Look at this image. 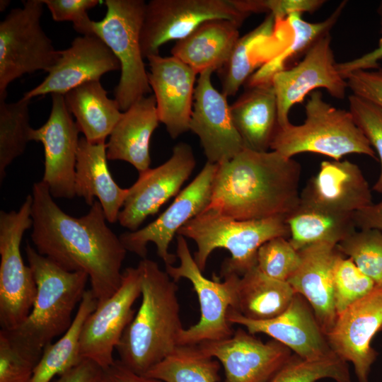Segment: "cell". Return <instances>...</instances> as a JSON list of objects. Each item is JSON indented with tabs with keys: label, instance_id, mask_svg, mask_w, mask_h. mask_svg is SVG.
<instances>
[{
	"label": "cell",
	"instance_id": "1",
	"mask_svg": "<svg viewBox=\"0 0 382 382\" xmlns=\"http://www.w3.org/2000/svg\"><path fill=\"white\" fill-rule=\"evenodd\" d=\"M30 238L37 252L69 272H84L101 303L120 286L127 250L106 224L98 200L81 217L67 214L54 202L47 186L35 183L32 191Z\"/></svg>",
	"mask_w": 382,
	"mask_h": 382
},
{
	"label": "cell",
	"instance_id": "2",
	"mask_svg": "<svg viewBox=\"0 0 382 382\" xmlns=\"http://www.w3.org/2000/svg\"><path fill=\"white\" fill-rule=\"evenodd\" d=\"M301 175L293 158L244 149L218 164L206 209L236 220L286 216L300 201Z\"/></svg>",
	"mask_w": 382,
	"mask_h": 382
},
{
	"label": "cell",
	"instance_id": "3",
	"mask_svg": "<svg viewBox=\"0 0 382 382\" xmlns=\"http://www.w3.org/2000/svg\"><path fill=\"white\" fill-rule=\"evenodd\" d=\"M137 267L141 274V302L116 350L125 366L144 376L178 345V337L184 328L176 282L146 257Z\"/></svg>",
	"mask_w": 382,
	"mask_h": 382
},
{
	"label": "cell",
	"instance_id": "4",
	"mask_svg": "<svg viewBox=\"0 0 382 382\" xmlns=\"http://www.w3.org/2000/svg\"><path fill=\"white\" fill-rule=\"evenodd\" d=\"M25 251L36 283V297L25 320L13 330H4L18 348L41 357L44 348L71 325L89 277L84 272L62 269L28 243Z\"/></svg>",
	"mask_w": 382,
	"mask_h": 382
},
{
	"label": "cell",
	"instance_id": "5",
	"mask_svg": "<svg viewBox=\"0 0 382 382\" xmlns=\"http://www.w3.org/2000/svg\"><path fill=\"white\" fill-rule=\"evenodd\" d=\"M177 235L192 240L197 248L194 259L204 272L211 253L217 248L231 255L221 266V277L243 276L257 265V253L267 241L277 237L289 238L285 216L260 220H236L211 209H204L186 223Z\"/></svg>",
	"mask_w": 382,
	"mask_h": 382
},
{
	"label": "cell",
	"instance_id": "6",
	"mask_svg": "<svg viewBox=\"0 0 382 382\" xmlns=\"http://www.w3.org/2000/svg\"><path fill=\"white\" fill-rule=\"evenodd\" d=\"M303 124L278 126L270 150L287 158L311 152L332 160H341L350 154L376 159V151L355 124L349 111L325 102L320 91L309 94Z\"/></svg>",
	"mask_w": 382,
	"mask_h": 382
},
{
	"label": "cell",
	"instance_id": "7",
	"mask_svg": "<svg viewBox=\"0 0 382 382\" xmlns=\"http://www.w3.org/2000/svg\"><path fill=\"white\" fill-rule=\"evenodd\" d=\"M105 4L106 14L101 21H92V33L105 42L120 62L121 74L114 99L125 112L152 91L140 45L146 3L106 0Z\"/></svg>",
	"mask_w": 382,
	"mask_h": 382
},
{
	"label": "cell",
	"instance_id": "8",
	"mask_svg": "<svg viewBox=\"0 0 382 382\" xmlns=\"http://www.w3.org/2000/svg\"><path fill=\"white\" fill-rule=\"evenodd\" d=\"M32 204L28 195L18 211L0 212V325L6 331L25 320L37 294L33 273L21 253L23 236L33 225Z\"/></svg>",
	"mask_w": 382,
	"mask_h": 382
},
{
	"label": "cell",
	"instance_id": "9",
	"mask_svg": "<svg viewBox=\"0 0 382 382\" xmlns=\"http://www.w3.org/2000/svg\"><path fill=\"white\" fill-rule=\"evenodd\" d=\"M42 0H27L0 23V98L14 80L25 74L47 71L59 56L40 25Z\"/></svg>",
	"mask_w": 382,
	"mask_h": 382
},
{
	"label": "cell",
	"instance_id": "10",
	"mask_svg": "<svg viewBox=\"0 0 382 382\" xmlns=\"http://www.w3.org/2000/svg\"><path fill=\"white\" fill-rule=\"evenodd\" d=\"M176 255L180 265H166V272L176 282L185 278L192 283L200 307L199 321L181 331L178 345H195L231 337L234 330L227 314L230 308H236L241 277L227 274L223 277V282L206 278L192 255L185 238L180 235H177Z\"/></svg>",
	"mask_w": 382,
	"mask_h": 382
},
{
	"label": "cell",
	"instance_id": "11",
	"mask_svg": "<svg viewBox=\"0 0 382 382\" xmlns=\"http://www.w3.org/2000/svg\"><path fill=\"white\" fill-rule=\"evenodd\" d=\"M249 15L233 0H151L146 4L140 34L142 55L159 54L163 45L184 39L205 21L226 19L241 25Z\"/></svg>",
	"mask_w": 382,
	"mask_h": 382
},
{
	"label": "cell",
	"instance_id": "12",
	"mask_svg": "<svg viewBox=\"0 0 382 382\" xmlns=\"http://www.w3.org/2000/svg\"><path fill=\"white\" fill-rule=\"evenodd\" d=\"M217 168L218 164L207 161L194 180L156 219L142 228L122 233L119 237L127 251L144 259L146 257L148 243H153L165 265H173L177 255L169 252L170 243L186 223L209 205Z\"/></svg>",
	"mask_w": 382,
	"mask_h": 382
},
{
	"label": "cell",
	"instance_id": "13",
	"mask_svg": "<svg viewBox=\"0 0 382 382\" xmlns=\"http://www.w3.org/2000/svg\"><path fill=\"white\" fill-rule=\"evenodd\" d=\"M139 268L128 267L122 272L120 288L86 320L81 331L80 355L105 369L112 365L113 352L135 312L132 306L141 296Z\"/></svg>",
	"mask_w": 382,
	"mask_h": 382
},
{
	"label": "cell",
	"instance_id": "14",
	"mask_svg": "<svg viewBox=\"0 0 382 382\" xmlns=\"http://www.w3.org/2000/svg\"><path fill=\"white\" fill-rule=\"evenodd\" d=\"M330 42V33L321 37L299 62L272 77L271 83L277 98L279 127L291 123L289 114L291 107L302 103L307 95L317 88H325L337 99L345 98L347 82L336 68Z\"/></svg>",
	"mask_w": 382,
	"mask_h": 382
},
{
	"label": "cell",
	"instance_id": "15",
	"mask_svg": "<svg viewBox=\"0 0 382 382\" xmlns=\"http://www.w3.org/2000/svg\"><path fill=\"white\" fill-rule=\"evenodd\" d=\"M195 166L191 146L180 142L165 163L139 173L137 180L128 188L118 216L120 224L129 231L138 230L148 216L157 213L162 205L180 193Z\"/></svg>",
	"mask_w": 382,
	"mask_h": 382
},
{
	"label": "cell",
	"instance_id": "16",
	"mask_svg": "<svg viewBox=\"0 0 382 382\" xmlns=\"http://www.w3.org/2000/svg\"><path fill=\"white\" fill-rule=\"evenodd\" d=\"M52 109L47 122L31 129L30 140L42 144L45 171L41 180L52 197L76 196L74 183L80 130L74 121L62 94H52Z\"/></svg>",
	"mask_w": 382,
	"mask_h": 382
},
{
	"label": "cell",
	"instance_id": "17",
	"mask_svg": "<svg viewBox=\"0 0 382 382\" xmlns=\"http://www.w3.org/2000/svg\"><path fill=\"white\" fill-rule=\"evenodd\" d=\"M382 326V285L376 284L366 296L337 315L325 335L332 352L351 361L359 382H369L371 367L377 353L371 347Z\"/></svg>",
	"mask_w": 382,
	"mask_h": 382
},
{
	"label": "cell",
	"instance_id": "18",
	"mask_svg": "<svg viewBox=\"0 0 382 382\" xmlns=\"http://www.w3.org/2000/svg\"><path fill=\"white\" fill-rule=\"evenodd\" d=\"M198 345L223 366V382H268L292 356L281 342H263L241 328L228 338Z\"/></svg>",
	"mask_w": 382,
	"mask_h": 382
},
{
	"label": "cell",
	"instance_id": "19",
	"mask_svg": "<svg viewBox=\"0 0 382 382\" xmlns=\"http://www.w3.org/2000/svg\"><path fill=\"white\" fill-rule=\"evenodd\" d=\"M208 71L199 74L189 129L199 139L207 162L219 164L245 148L233 124L227 97L212 85Z\"/></svg>",
	"mask_w": 382,
	"mask_h": 382
},
{
	"label": "cell",
	"instance_id": "20",
	"mask_svg": "<svg viewBox=\"0 0 382 382\" xmlns=\"http://www.w3.org/2000/svg\"><path fill=\"white\" fill-rule=\"evenodd\" d=\"M227 319L231 325H242L253 335L263 333L270 336L303 359L316 360L335 354L311 306L297 293L289 307L274 318L250 320L230 308Z\"/></svg>",
	"mask_w": 382,
	"mask_h": 382
},
{
	"label": "cell",
	"instance_id": "21",
	"mask_svg": "<svg viewBox=\"0 0 382 382\" xmlns=\"http://www.w3.org/2000/svg\"><path fill=\"white\" fill-rule=\"evenodd\" d=\"M120 69V62L98 37H76L68 48L59 50L57 62L44 80L23 98L31 100L48 93L65 95L83 83L100 81L105 74Z\"/></svg>",
	"mask_w": 382,
	"mask_h": 382
},
{
	"label": "cell",
	"instance_id": "22",
	"mask_svg": "<svg viewBox=\"0 0 382 382\" xmlns=\"http://www.w3.org/2000/svg\"><path fill=\"white\" fill-rule=\"evenodd\" d=\"M146 59L159 121L170 137L176 139L190 130L197 74L173 56L155 54Z\"/></svg>",
	"mask_w": 382,
	"mask_h": 382
},
{
	"label": "cell",
	"instance_id": "23",
	"mask_svg": "<svg viewBox=\"0 0 382 382\" xmlns=\"http://www.w3.org/2000/svg\"><path fill=\"white\" fill-rule=\"evenodd\" d=\"M301 200L332 211L354 214L373 204L359 167L348 160L323 161L300 194Z\"/></svg>",
	"mask_w": 382,
	"mask_h": 382
},
{
	"label": "cell",
	"instance_id": "24",
	"mask_svg": "<svg viewBox=\"0 0 382 382\" xmlns=\"http://www.w3.org/2000/svg\"><path fill=\"white\" fill-rule=\"evenodd\" d=\"M301 264L287 282L309 303L325 335L337 317L333 288V270L340 254L335 244L318 243L299 251Z\"/></svg>",
	"mask_w": 382,
	"mask_h": 382
},
{
	"label": "cell",
	"instance_id": "25",
	"mask_svg": "<svg viewBox=\"0 0 382 382\" xmlns=\"http://www.w3.org/2000/svg\"><path fill=\"white\" fill-rule=\"evenodd\" d=\"M105 142L93 144L79 139L76 153L74 189L76 196L92 206L97 197L110 223L118 221L129 190L121 188L113 180L107 163Z\"/></svg>",
	"mask_w": 382,
	"mask_h": 382
},
{
	"label": "cell",
	"instance_id": "26",
	"mask_svg": "<svg viewBox=\"0 0 382 382\" xmlns=\"http://www.w3.org/2000/svg\"><path fill=\"white\" fill-rule=\"evenodd\" d=\"M160 122L154 95L133 103L113 128L106 143L108 160L129 163L139 173L150 168L151 138Z\"/></svg>",
	"mask_w": 382,
	"mask_h": 382
},
{
	"label": "cell",
	"instance_id": "27",
	"mask_svg": "<svg viewBox=\"0 0 382 382\" xmlns=\"http://www.w3.org/2000/svg\"><path fill=\"white\" fill-rule=\"evenodd\" d=\"M230 110L245 148L259 152L270 150L279 126L277 102L272 83L247 86Z\"/></svg>",
	"mask_w": 382,
	"mask_h": 382
},
{
	"label": "cell",
	"instance_id": "28",
	"mask_svg": "<svg viewBox=\"0 0 382 382\" xmlns=\"http://www.w3.org/2000/svg\"><path fill=\"white\" fill-rule=\"evenodd\" d=\"M240 26L226 19L205 21L175 44L172 56L188 65L197 74L220 70L240 37Z\"/></svg>",
	"mask_w": 382,
	"mask_h": 382
},
{
	"label": "cell",
	"instance_id": "29",
	"mask_svg": "<svg viewBox=\"0 0 382 382\" xmlns=\"http://www.w3.org/2000/svg\"><path fill=\"white\" fill-rule=\"evenodd\" d=\"M289 241L298 251L318 243L337 245L357 228L353 214L342 213L301 200L285 216Z\"/></svg>",
	"mask_w": 382,
	"mask_h": 382
},
{
	"label": "cell",
	"instance_id": "30",
	"mask_svg": "<svg viewBox=\"0 0 382 382\" xmlns=\"http://www.w3.org/2000/svg\"><path fill=\"white\" fill-rule=\"evenodd\" d=\"M64 100L84 137L91 143L105 142L120 119L122 112L100 81L83 83L67 92Z\"/></svg>",
	"mask_w": 382,
	"mask_h": 382
},
{
	"label": "cell",
	"instance_id": "31",
	"mask_svg": "<svg viewBox=\"0 0 382 382\" xmlns=\"http://www.w3.org/2000/svg\"><path fill=\"white\" fill-rule=\"evenodd\" d=\"M295 294L289 282L270 277L255 266L240 277L235 311L248 319L270 320L282 314Z\"/></svg>",
	"mask_w": 382,
	"mask_h": 382
},
{
	"label": "cell",
	"instance_id": "32",
	"mask_svg": "<svg viewBox=\"0 0 382 382\" xmlns=\"http://www.w3.org/2000/svg\"><path fill=\"white\" fill-rule=\"evenodd\" d=\"M347 1H342L335 11L324 21L310 23L302 18V13H294L286 19L291 28V41L279 53L265 62L248 79L247 86L271 83L274 74L286 69V65L302 55L321 37L330 30L339 20Z\"/></svg>",
	"mask_w": 382,
	"mask_h": 382
},
{
	"label": "cell",
	"instance_id": "33",
	"mask_svg": "<svg viewBox=\"0 0 382 382\" xmlns=\"http://www.w3.org/2000/svg\"><path fill=\"white\" fill-rule=\"evenodd\" d=\"M97 306L98 301L91 289L86 290L69 329L59 340L44 348L31 382H50L83 360L80 355L81 331Z\"/></svg>",
	"mask_w": 382,
	"mask_h": 382
},
{
	"label": "cell",
	"instance_id": "34",
	"mask_svg": "<svg viewBox=\"0 0 382 382\" xmlns=\"http://www.w3.org/2000/svg\"><path fill=\"white\" fill-rule=\"evenodd\" d=\"M220 362L198 345H178L144 375L163 382H219Z\"/></svg>",
	"mask_w": 382,
	"mask_h": 382
},
{
	"label": "cell",
	"instance_id": "35",
	"mask_svg": "<svg viewBox=\"0 0 382 382\" xmlns=\"http://www.w3.org/2000/svg\"><path fill=\"white\" fill-rule=\"evenodd\" d=\"M276 23L274 16L269 14L260 25L239 37L228 59L219 70L221 93L224 96H235L252 75L257 66L253 59L254 47L272 35Z\"/></svg>",
	"mask_w": 382,
	"mask_h": 382
},
{
	"label": "cell",
	"instance_id": "36",
	"mask_svg": "<svg viewBox=\"0 0 382 382\" xmlns=\"http://www.w3.org/2000/svg\"><path fill=\"white\" fill-rule=\"evenodd\" d=\"M22 98L14 103L0 98V180H4L6 168L21 156L30 141L29 103Z\"/></svg>",
	"mask_w": 382,
	"mask_h": 382
},
{
	"label": "cell",
	"instance_id": "37",
	"mask_svg": "<svg viewBox=\"0 0 382 382\" xmlns=\"http://www.w3.org/2000/svg\"><path fill=\"white\" fill-rule=\"evenodd\" d=\"M323 378L352 382L347 361L335 354L316 360L292 355L268 382H316Z\"/></svg>",
	"mask_w": 382,
	"mask_h": 382
},
{
	"label": "cell",
	"instance_id": "38",
	"mask_svg": "<svg viewBox=\"0 0 382 382\" xmlns=\"http://www.w3.org/2000/svg\"><path fill=\"white\" fill-rule=\"evenodd\" d=\"M337 250L351 259L376 284L382 285V231L356 230L337 245Z\"/></svg>",
	"mask_w": 382,
	"mask_h": 382
},
{
	"label": "cell",
	"instance_id": "39",
	"mask_svg": "<svg viewBox=\"0 0 382 382\" xmlns=\"http://www.w3.org/2000/svg\"><path fill=\"white\" fill-rule=\"evenodd\" d=\"M376 283L363 273L349 257L340 253L333 270L334 298L337 314L369 294Z\"/></svg>",
	"mask_w": 382,
	"mask_h": 382
},
{
	"label": "cell",
	"instance_id": "40",
	"mask_svg": "<svg viewBox=\"0 0 382 382\" xmlns=\"http://www.w3.org/2000/svg\"><path fill=\"white\" fill-rule=\"evenodd\" d=\"M301 264V256L285 237L274 238L257 253V267L267 276L287 282Z\"/></svg>",
	"mask_w": 382,
	"mask_h": 382
},
{
	"label": "cell",
	"instance_id": "41",
	"mask_svg": "<svg viewBox=\"0 0 382 382\" xmlns=\"http://www.w3.org/2000/svg\"><path fill=\"white\" fill-rule=\"evenodd\" d=\"M348 102L349 111L355 124L380 159L381 172L374 190L382 193V107L352 93L348 97Z\"/></svg>",
	"mask_w": 382,
	"mask_h": 382
},
{
	"label": "cell",
	"instance_id": "42",
	"mask_svg": "<svg viewBox=\"0 0 382 382\" xmlns=\"http://www.w3.org/2000/svg\"><path fill=\"white\" fill-rule=\"evenodd\" d=\"M40 359L16 346L1 329L0 382H31Z\"/></svg>",
	"mask_w": 382,
	"mask_h": 382
},
{
	"label": "cell",
	"instance_id": "43",
	"mask_svg": "<svg viewBox=\"0 0 382 382\" xmlns=\"http://www.w3.org/2000/svg\"><path fill=\"white\" fill-rule=\"evenodd\" d=\"M241 11L253 13L267 12L274 16L276 23L287 18L294 13H313L326 2L323 0H233Z\"/></svg>",
	"mask_w": 382,
	"mask_h": 382
},
{
	"label": "cell",
	"instance_id": "44",
	"mask_svg": "<svg viewBox=\"0 0 382 382\" xmlns=\"http://www.w3.org/2000/svg\"><path fill=\"white\" fill-rule=\"evenodd\" d=\"M54 21H71L74 30L82 35L92 33V20L87 11L100 2L98 0H42Z\"/></svg>",
	"mask_w": 382,
	"mask_h": 382
},
{
	"label": "cell",
	"instance_id": "45",
	"mask_svg": "<svg viewBox=\"0 0 382 382\" xmlns=\"http://www.w3.org/2000/svg\"><path fill=\"white\" fill-rule=\"evenodd\" d=\"M346 80L352 94L382 107V68L357 71L350 74Z\"/></svg>",
	"mask_w": 382,
	"mask_h": 382
},
{
	"label": "cell",
	"instance_id": "46",
	"mask_svg": "<svg viewBox=\"0 0 382 382\" xmlns=\"http://www.w3.org/2000/svg\"><path fill=\"white\" fill-rule=\"evenodd\" d=\"M381 20V33L378 47L362 56L345 62L337 63L336 68L342 78L345 79L352 73L361 71L376 69L379 68L378 62L382 59V1L379 4L377 9Z\"/></svg>",
	"mask_w": 382,
	"mask_h": 382
},
{
	"label": "cell",
	"instance_id": "47",
	"mask_svg": "<svg viewBox=\"0 0 382 382\" xmlns=\"http://www.w3.org/2000/svg\"><path fill=\"white\" fill-rule=\"evenodd\" d=\"M103 370L93 361L83 359L50 382H100Z\"/></svg>",
	"mask_w": 382,
	"mask_h": 382
},
{
	"label": "cell",
	"instance_id": "48",
	"mask_svg": "<svg viewBox=\"0 0 382 382\" xmlns=\"http://www.w3.org/2000/svg\"><path fill=\"white\" fill-rule=\"evenodd\" d=\"M100 382H163L160 380L138 374L127 366L119 359L103 370Z\"/></svg>",
	"mask_w": 382,
	"mask_h": 382
},
{
	"label": "cell",
	"instance_id": "49",
	"mask_svg": "<svg viewBox=\"0 0 382 382\" xmlns=\"http://www.w3.org/2000/svg\"><path fill=\"white\" fill-rule=\"evenodd\" d=\"M357 229H377L382 231V200L353 214Z\"/></svg>",
	"mask_w": 382,
	"mask_h": 382
},
{
	"label": "cell",
	"instance_id": "50",
	"mask_svg": "<svg viewBox=\"0 0 382 382\" xmlns=\"http://www.w3.org/2000/svg\"><path fill=\"white\" fill-rule=\"evenodd\" d=\"M10 1L7 0H1L0 1V10L1 11H4L6 7L9 5Z\"/></svg>",
	"mask_w": 382,
	"mask_h": 382
},
{
	"label": "cell",
	"instance_id": "51",
	"mask_svg": "<svg viewBox=\"0 0 382 382\" xmlns=\"http://www.w3.org/2000/svg\"><path fill=\"white\" fill-rule=\"evenodd\" d=\"M380 331H382V326H381V329H380Z\"/></svg>",
	"mask_w": 382,
	"mask_h": 382
}]
</instances>
